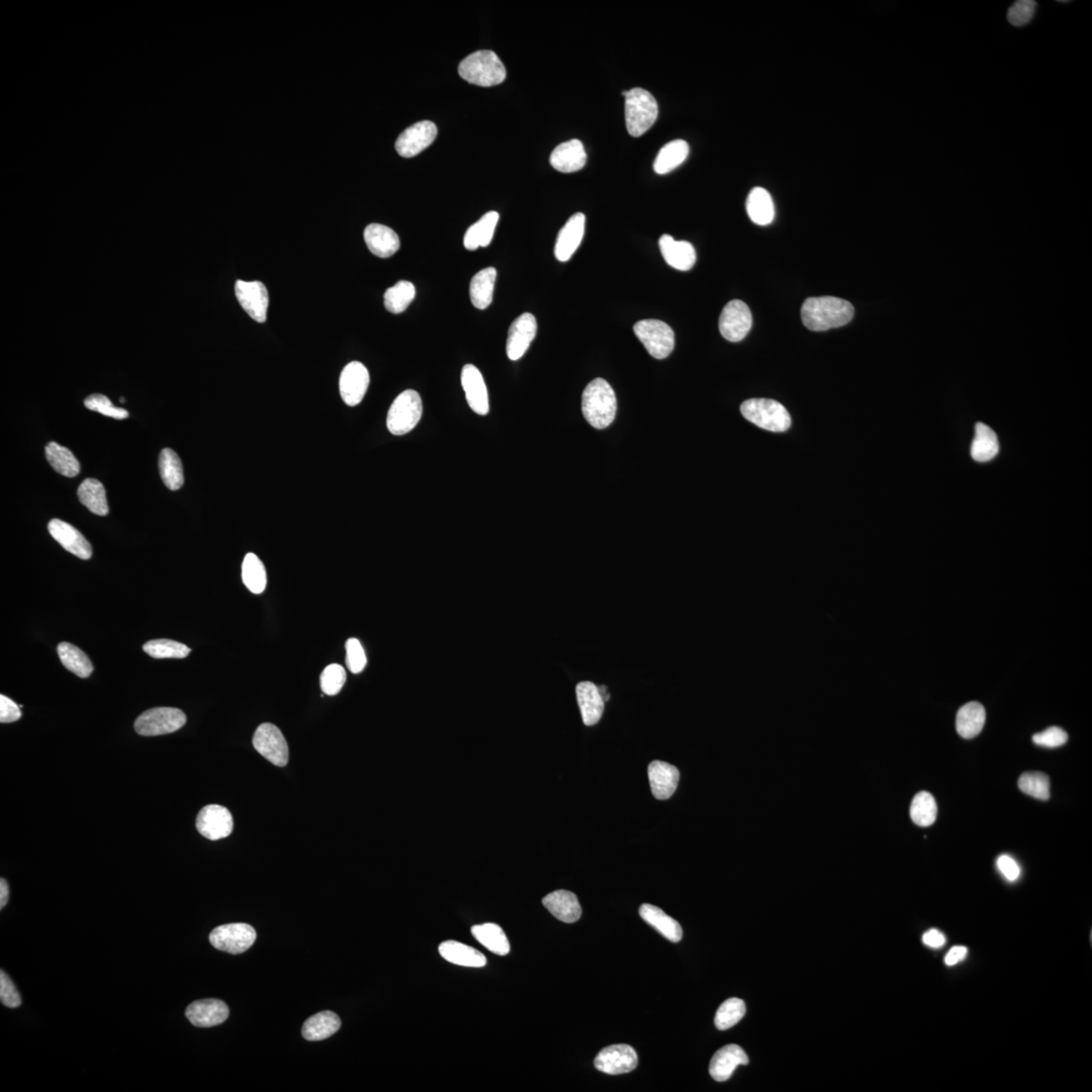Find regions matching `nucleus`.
Instances as JSON below:
<instances>
[{"label":"nucleus","mask_w":1092,"mask_h":1092,"mask_svg":"<svg viewBox=\"0 0 1092 1092\" xmlns=\"http://www.w3.org/2000/svg\"><path fill=\"white\" fill-rule=\"evenodd\" d=\"M854 313V309L849 301L836 296L809 298L802 308L805 327L815 332L842 327L851 322Z\"/></svg>","instance_id":"f257e3e1"},{"label":"nucleus","mask_w":1092,"mask_h":1092,"mask_svg":"<svg viewBox=\"0 0 1092 1092\" xmlns=\"http://www.w3.org/2000/svg\"><path fill=\"white\" fill-rule=\"evenodd\" d=\"M582 411L591 426L605 429L614 423L617 411L615 392L605 379H595L582 396Z\"/></svg>","instance_id":"f03ea898"},{"label":"nucleus","mask_w":1092,"mask_h":1092,"mask_svg":"<svg viewBox=\"0 0 1092 1092\" xmlns=\"http://www.w3.org/2000/svg\"><path fill=\"white\" fill-rule=\"evenodd\" d=\"M458 73L464 81L485 87L498 86L506 78V68L501 59L489 50L474 52L464 58L459 64Z\"/></svg>","instance_id":"7ed1b4c3"},{"label":"nucleus","mask_w":1092,"mask_h":1092,"mask_svg":"<svg viewBox=\"0 0 1092 1092\" xmlns=\"http://www.w3.org/2000/svg\"><path fill=\"white\" fill-rule=\"evenodd\" d=\"M659 106L654 96L644 88L635 87L627 91L625 96V122L627 131L632 137H640L649 131L658 118Z\"/></svg>","instance_id":"20e7f679"},{"label":"nucleus","mask_w":1092,"mask_h":1092,"mask_svg":"<svg viewBox=\"0 0 1092 1092\" xmlns=\"http://www.w3.org/2000/svg\"><path fill=\"white\" fill-rule=\"evenodd\" d=\"M740 412L748 421L771 432H785L792 426L787 410L774 400H748L741 404Z\"/></svg>","instance_id":"39448f33"},{"label":"nucleus","mask_w":1092,"mask_h":1092,"mask_svg":"<svg viewBox=\"0 0 1092 1092\" xmlns=\"http://www.w3.org/2000/svg\"><path fill=\"white\" fill-rule=\"evenodd\" d=\"M422 400L416 390L400 394L390 406L387 418L389 431L397 436L411 432L421 420Z\"/></svg>","instance_id":"423d86ee"},{"label":"nucleus","mask_w":1092,"mask_h":1092,"mask_svg":"<svg viewBox=\"0 0 1092 1092\" xmlns=\"http://www.w3.org/2000/svg\"><path fill=\"white\" fill-rule=\"evenodd\" d=\"M634 331L652 358L665 359L673 353L674 331L663 321L641 320L635 325Z\"/></svg>","instance_id":"0eeeda50"},{"label":"nucleus","mask_w":1092,"mask_h":1092,"mask_svg":"<svg viewBox=\"0 0 1092 1092\" xmlns=\"http://www.w3.org/2000/svg\"><path fill=\"white\" fill-rule=\"evenodd\" d=\"M186 724L184 711L172 708H156L145 711L135 723V730L143 736H157L175 733Z\"/></svg>","instance_id":"6e6552de"},{"label":"nucleus","mask_w":1092,"mask_h":1092,"mask_svg":"<svg viewBox=\"0 0 1092 1092\" xmlns=\"http://www.w3.org/2000/svg\"><path fill=\"white\" fill-rule=\"evenodd\" d=\"M253 927L247 923H229L215 928L210 933V942L217 950L239 955L248 951L256 941Z\"/></svg>","instance_id":"1a4fd4ad"},{"label":"nucleus","mask_w":1092,"mask_h":1092,"mask_svg":"<svg viewBox=\"0 0 1092 1092\" xmlns=\"http://www.w3.org/2000/svg\"><path fill=\"white\" fill-rule=\"evenodd\" d=\"M254 749L262 757L278 767H285L289 763V745L283 733L273 724L259 726L253 736Z\"/></svg>","instance_id":"9d476101"},{"label":"nucleus","mask_w":1092,"mask_h":1092,"mask_svg":"<svg viewBox=\"0 0 1092 1092\" xmlns=\"http://www.w3.org/2000/svg\"><path fill=\"white\" fill-rule=\"evenodd\" d=\"M753 325L752 312L743 300L729 301L721 312L719 331L721 335L730 342H739L745 339Z\"/></svg>","instance_id":"9b49d317"},{"label":"nucleus","mask_w":1092,"mask_h":1092,"mask_svg":"<svg viewBox=\"0 0 1092 1092\" xmlns=\"http://www.w3.org/2000/svg\"><path fill=\"white\" fill-rule=\"evenodd\" d=\"M196 829L210 841L228 838L233 832V818L228 809L211 804L202 808L196 818Z\"/></svg>","instance_id":"f8f14e48"},{"label":"nucleus","mask_w":1092,"mask_h":1092,"mask_svg":"<svg viewBox=\"0 0 1092 1092\" xmlns=\"http://www.w3.org/2000/svg\"><path fill=\"white\" fill-rule=\"evenodd\" d=\"M236 298L241 307L259 323H264L269 303V291L260 281L237 280Z\"/></svg>","instance_id":"ddd939ff"},{"label":"nucleus","mask_w":1092,"mask_h":1092,"mask_svg":"<svg viewBox=\"0 0 1092 1092\" xmlns=\"http://www.w3.org/2000/svg\"><path fill=\"white\" fill-rule=\"evenodd\" d=\"M594 1065L603 1074L619 1075L634 1071L639 1065V1057L629 1045H612L604 1048L597 1055Z\"/></svg>","instance_id":"4468645a"},{"label":"nucleus","mask_w":1092,"mask_h":1092,"mask_svg":"<svg viewBox=\"0 0 1092 1092\" xmlns=\"http://www.w3.org/2000/svg\"><path fill=\"white\" fill-rule=\"evenodd\" d=\"M370 383L369 373L362 363L353 362L346 365L340 375L341 398L350 407L363 402Z\"/></svg>","instance_id":"2eb2a0df"},{"label":"nucleus","mask_w":1092,"mask_h":1092,"mask_svg":"<svg viewBox=\"0 0 1092 1092\" xmlns=\"http://www.w3.org/2000/svg\"><path fill=\"white\" fill-rule=\"evenodd\" d=\"M436 136L437 127L433 122H418L410 126L399 136L396 150L405 158L416 156L431 145Z\"/></svg>","instance_id":"dca6fc26"},{"label":"nucleus","mask_w":1092,"mask_h":1092,"mask_svg":"<svg viewBox=\"0 0 1092 1092\" xmlns=\"http://www.w3.org/2000/svg\"><path fill=\"white\" fill-rule=\"evenodd\" d=\"M537 332V322L535 316L524 313L514 321L508 332L506 345L507 357L516 362L526 353Z\"/></svg>","instance_id":"f3484780"},{"label":"nucleus","mask_w":1092,"mask_h":1092,"mask_svg":"<svg viewBox=\"0 0 1092 1092\" xmlns=\"http://www.w3.org/2000/svg\"><path fill=\"white\" fill-rule=\"evenodd\" d=\"M48 530L51 536L60 545L64 550L72 553V555L81 558V560H90L92 556V547L86 538L78 531L76 527L60 519H53L48 524Z\"/></svg>","instance_id":"a211bd4d"},{"label":"nucleus","mask_w":1092,"mask_h":1092,"mask_svg":"<svg viewBox=\"0 0 1092 1092\" xmlns=\"http://www.w3.org/2000/svg\"><path fill=\"white\" fill-rule=\"evenodd\" d=\"M228 1006L220 1000H201L192 1002L185 1011V1016L192 1025L199 1027H211L223 1024L228 1019Z\"/></svg>","instance_id":"6ab92c4d"},{"label":"nucleus","mask_w":1092,"mask_h":1092,"mask_svg":"<svg viewBox=\"0 0 1092 1092\" xmlns=\"http://www.w3.org/2000/svg\"><path fill=\"white\" fill-rule=\"evenodd\" d=\"M462 384L469 407L474 413L485 416L490 410L488 389L481 372L474 365H464L462 372Z\"/></svg>","instance_id":"aec40b11"},{"label":"nucleus","mask_w":1092,"mask_h":1092,"mask_svg":"<svg viewBox=\"0 0 1092 1092\" xmlns=\"http://www.w3.org/2000/svg\"><path fill=\"white\" fill-rule=\"evenodd\" d=\"M586 217L577 212L567 220L557 235L555 255L557 260L567 262L571 259L582 243L585 234Z\"/></svg>","instance_id":"412c9836"},{"label":"nucleus","mask_w":1092,"mask_h":1092,"mask_svg":"<svg viewBox=\"0 0 1092 1092\" xmlns=\"http://www.w3.org/2000/svg\"><path fill=\"white\" fill-rule=\"evenodd\" d=\"M749 1057L738 1045L721 1048L710 1061L709 1074L716 1081L729 1080L739 1065H748Z\"/></svg>","instance_id":"4be33fe9"},{"label":"nucleus","mask_w":1092,"mask_h":1092,"mask_svg":"<svg viewBox=\"0 0 1092 1092\" xmlns=\"http://www.w3.org/2000/svg\"><path fill=\"white\" fill-rule=\"evenodd\" d=\"M649 778L655 798L666 800L673 797L678 787L680 772L673 765L654 760L649 765Z\"/></svg>","instance_id":"5701e85b"},{"label":"nucleus","mask_w":1092,"mask_h":1092,"mask_svg":"<svg viewBox=\"0 0 1092 1092\" xmlns=\"http://www.w3.org/2000/svg\"><path fill=\"white\" fill-rule=\"evenodd\" d=\"M659 246L666 264L671 268L681 271H688L693 268L696 251L689 242L676 241L671 235L665 234L661 237Z\"/></svg>","instance_id":"b1692460"},{"label":"nucleus","mask_w":1092,"mask_h":1092,"mask_svg":"<svg viewBox=\"0 0 1092 1092\" xmlns=\"http://www.w3.org/2000/svg\"><path fill=\"white\" fill-rule=\"evenodd\" d=\"M551 165L555 170L563 173L579 171L586 165L587 153L580 140L572 139L562 143L551 155Z\"/></svg>","instance_id":"393cba45"},{"label":"nucleus","mask_w":1092,"mask_h":1092,"mask_svg":"<svg viewBox=\"0 0 1092 1092\" xmlns=\"http://www.w3.org/2000/svg\"><path fill=\"white\" fill-rule=\"evenodd\" d=\"M364 241L368 248L380 259H389L400 249V238L396 232L387 226L370 224L364 230Z\"/></svg>","instance_id":"a878e982"},{"label":"nucleus","mask_w":1092,"mask_h":1092,"mask_svg":"<svg viewBox=\"0 0 1092 1092\" xmlns=\"http://www.w3.org/2000/svg\"><path fill=\"white\" fill-rule=\"evenodd\" d=\"M542 903L553 917L563 922H576L582 916L580 902L576 894L571 891H557L550 893L542 899Z\"/></svg>","instance_id":"bb28decb"},{"label":"nucleus","mask_w":1092,"mask_h":1092,"mask_svg":"<svg viewBox=\"0 0 1092 1092\" xmlns=\"http://www.w3.org/2000/svg\"><path fill=\"white\" fill-rule=\"evenodd\" d=\"M577 699L581 710L583 723L587 726L595 725L599 723L603 711H604V700L598 690V687L592 682H581L577 686Z\"/></svg>","instance_id":"cd10ccee"},{"label":"nucleus","mask_w":1092,"mask_h":1092,"mask_svg":"<svg viewBox=\"0 0 1092 1092\" xmlns=\"http://www.w3.org/2000/svg\"><path fill=\"white\" fill-rule=\"evenodd\" d=\"M640 914L642 920L655 927L661 936L668 938L669 941L678 943L682 940L683 930H682L680 923L675 921L673 917H669L664 911H661L660 907L647 903L642 904L640 908Z\"/></svg>","instance_id":"c85d7f7f"},{"label":"nucleus","mask_w":1092,"mask_h":1092,"mask_svg":"<svg viewBox=\"0 0 1092 1092\" xmlns=\"http://www.w3.org/2000/svg\"><path fill=\"white\" fill-rule=\"evenodd\" d=\"M439 953L447 961L452 964L481 968L487 965V958L476 948L456 941L443 942L439 946Z\"/></svg>","instance_id":"c756f323"},{"label":"nucleus","mask_w":1092,"mask_h":1092,"mask_svg":"<svg viewBox=\"0 0 1092 1092\" xmlns=\"http://www.w3.org/2000/svg\"><path fill=\"white\" fill-rule=\"evenodd\" d=\"M985 708L980 703H969L959 709L956 718L957 733L963 739H970L981 733L985 724Z\"/></svg>","instance_id":"7c9ffc66"},{"label":"nucleus","mask_w":1092,"mask_h":1092,"mask_svg":"<svg viewBox=\"0 0 1092 1092\" xmlns=\"http://www.w3.org/2000/svg\"><path fill=\"white\" fill-rule=\"evenodd\" d=\"M499 221L497 212H489L483 215L477 223L469 227L463 238V245L466 249L474 251L479 247H488L491 244L494 233H495L496 226Z\"/></svg>","instance_id":"2f4dec72"},{"label":"nucleus","mask_w":1092,"mask_h":1092,"mask_svg":"<svg viewBox=\"0 0 1092 1092\" xmlns=\"http://www.w3.org/2000/svg\"><path fill=\"white\" fill-rule=\"evenodd\" d=\"M341 1027L339 1016L333 1011H322L305 1021L301 1034L307 1041H322L333 1036Z\"/></svg>","instance_id":"473e14b6"},{"label":"nucleus","mask_w":1092,"mask_h":1092,"mask_svg":"<svg viewBox=\"0 0 1092 1092\" xmlns=\"http://www.w3.org/2000/svg\"><path fill=\"white\" fill-rule=\"evenodd\" d=\"M496 279L497 270L494 268L478 271L473 276L471 285H469V295H471L473 307L478 310H485L492 304Z\"/></svg>","instance_id":"72a5a7b5"},{"label":"nucleus","mask_w":1092,"mask_h":1092,"mask_svg":"<svg viewBox=\"0 0 1092 1092\" xmlns=\"http://www.w3.org/2000/svg\"><path fill=\"white\" fill-rule=\"evenodd\" d=\"M77 495L82 505L96 515L106 516L110 512L105 487L97 479H84L78 488Z\"/></svg>","instance_id":"f704fd0d"},{"label":"nucleus","mask_w":1092,"mask_h":1092,"mask_svg":"<svg viewBox=\"0 0 1092 1092\" xmlns=\"http://www.w3.org/2000/svg\"><path fill=\"white\" fill-rule=\"evenodd\" d=\"M747 212L755 224L765 226L772 223L775 217L772 196L763 187H755L748 196Z\"/></svg>","instance_id":"c9c22d12"},{"label":"nucleus","mask_w":1092,"mask_h":1092,"mask_svg":"<svg viewBox=\"0 0 1092 1092\" xmlns=\"http://www.w3.org/2000/svg\"><path fill=\"white\" fill-rule=\"evenodd\" d=\"M472 933L478 942L481 943L489 951L496 954V955L505 956L510 952V943H509L506 933L496 923H483V925L473 926Z\"/></svg>","instance_id":"e433bc0d"},{"label":"nucleus","mask_w":1092,"mask_h":1092,"mask_svg":"<svg viewBox=\"0 0 1092 1092\" xmlns=\"http://www.w3.org/2000/svg\"><path fill=\"white\" fill-rule=\"evenodd\" d=\"M688 155V143L680 139L671 141L660 150L654 163V170L658 175H666L679 167Z\"/></svg>","instance_id":"4c0bfd02"},{"label":"nucleus","mask_w":1092,"mask_h":1092,"mask_svg":"<svg viewBox=\"0 0 1092 1092\" xmlns=\"http://www.w3.org/2000/svg\"><path fill=\"white\" fill-rule=\"evenodd\" d=\"M1000 452V444L996 434L990 427L983 423H977L975 437L972 442L971 456L978 462L991 461Z\"/></svg>","instance_id":"58836bf2"},{"label":"nucleus","mask_w":1092,"mask_h":1092,"mask_svg":"<svg viewBox=\"0 0 1092 1092\" xmlns=\"http://www.w3.org/2000/svg\"><path fill=\"white\" fill-rule=\"evenodd\" d=\"M159 472L163 483L171 491L184 486V467L179 456L170 448L162 449L159 456Z\"/></svg>","instance_id":"ea45409f"},{"label":"nucleus","mask_w":1092,"mask_h":1092,"mask_svg":"<svg viewBox=\"0 0 1092 1092\" xmlns=\"http://www.w3.org/2000/svg\"><path fill=\"white\" fill-rule=\"evenodd\" d=\"M58 656L65 668L79 678L86 679L93 671V665L88 656L79 647L62 642L58 645Z\"/></svg>","instance_id":"a19ab883"},{"label":"nucleus","mask_w":1092,"mask_h":1092,"mask_svg":"<svg viewBox=\"0 0 1092 1092\" xmlns=\"http://www.w3.org/2000/svg\"><path fill=\"white\" fill-rule=\"evenodd\" d=\"M46 457L50 466L64 477L74 478L81 472V464L71 451L56 442H50L45 449Z\"/></svg>","instance_id":"79ce46f5"},{"label":"nucleus","mask_w":1092,"mask_h":1092,"mask_svg":"<svg viewBox=\"0 0 1092 1092\" xmlns=\"http://www.w3.org/2000/svg\"><path fill=\"white\" fill-rule=\"evenodd\" d=\"M242 580L247 589L253 594H261L265 590L268 584L265 567L254 553H247L244 557L242 563Z\"/></svg>","instance_id":"37998d69"},{"label":"nucleus","mask_w":1092,"mask_h":1092,"mask_svg":"<svg viewBox=\"0 0 1092 1092\" xmlns=\"http://www.w3.org/2000/svg\"><path fill=\"white\" fill-rule=\"evenodd\" d=\"M416 295V289L412 283L406 280L399 281L385 291L384 295V308L389 313L401 314L411 305Z\"/></svg>","instance_id":"c03bdc74"},{"label":"nucleus","mask_w":1092,"mask_h":1092,"mask_svg":"<svg viewBox=\"0 0 1092 1092\" xmlns=\"http://www.w3.org/2000/svg\"><path fill=\"white\" fill-rule=\"evenodd\" d=\"M938 807L935 798L928 792H920L914 797L911 805V818L918 827H931L936 822Z\"/></svg>","instance_id":"a18cd8bd"},{"label":"nucleus","mask_w":1092,"mask_h":1092,"mask_svg":"<svg viewBox=\"0 0 1092 1092\" xmlns=\"http://www.w3.org/2000/svg\"><path fill=\"white\" fill-rule=\"evenodd\" d=\"M143 650L154 659H185L191 651L189 646L171 640L148 641Z\"/></svg>","instance_id":"49530a36"},{"label":"nucleus","mask_w":1092,"mask_h":1092,"mask_svg":"<svg viewBox=\"0 0 1092 1092\" xmlns=\"http://www.w3.org/2000/svg\"><path fill=\"white\" fill-rule=\"evenodd\" d=\"M745 1005L739 998H729L719 1006L715 1016V1026L720 1031L730 1029L743 1019L745 1015Z\"/></svg>","instance_id":"de8ad7c7"},{"label":"nucleus","mask_w":1092,"mask_h":1092,"mask_svg":"<svg viewBox=\"0 0 1092 1092\" xmlns=\"http://www.w3.org/2000/svg\"><path fill=\"white\" fill-rule=\"evenodd\" d=\"M1019 788L1029 797L1048 800L1050 798V779L1042 772H1026L1019 779Z\"/></svg>","instance_id":"09e8293b"},{"label":"nucleus","mask_w":1092,"mask_h":1092,"mask_svg":"<svg viewBox=\"0 0 1092 1092\" xmlns=\"http://www.w3.org/2000/svg\"><path fill=\"white\" fill-rule=\"evenodd\" d=\"M346 682V671L342 666L329 665L320 677L321 689L323 693L335 696L339 693Z\"/></svg>","instance_id":"8fccbe9b"},{"label":"nucleus","mask_w":1092,"mask_h":1092,"mask_svg":"<svg viewBox=\"0 0 1092 1092\" xmlns=\"http://www.w3.org/2000/svg\"><path fill=\"white\" fill-rule=\"evenodd\" d=\"M84 405H86L87 409L91 410V411L101 413L105 415V416L113 419L123 420L128 417V412L127 410L113 406L110 399L103 396V394H91V396L86 399Z\"/></svg>","instance_id":"3c124183"},{"label":"nucleus","mask_w":1092,"mask_h":1092,"mask_svg":"<svg viewBox=\"0 0 1092 1092\" xmlns=\"http://www.w3.org/2000/svg\"><path fill=\"white\" fill-rule=\"evenodd\" d=\"M1037 3L1034 0H1020L1012 4L1007 12V21L1015 27L1026 26L1034 18Z\"/></svg>","instance_id":"603ef678"},{"label":"nucleus","mask_w":1092,"mask_h":1092,"mask_svg":"<svg viewBox=\"0 0 1092 1092\" xmlns=\"http://www.w3.org/2000/svg\"><path fill=\"white\" fill-rule=\"evenodd\" d=\"M368 664L367 656L362 644L358 639H349L346 642V665L353 674H359Z\"/></svg>","instance_id":"864d4df0"},{"label":"nucleus","mask_w":1092,"mask_h":1092,"mask_svg":"<svg viewBox=\"0 0 1092 1092\" xmlns=\"http://www.w3.org/2000/svg\"><path fill=\"white\" fill-rule=\"evenodd\" d=\"M1067 740H1068V734H1067L1064 729L1057 728V726L1047 729L1042 731V733L1036 734L1032 736V741H1034L1037 745H1041V747L1045 748L1061 747V745L1067 743Z\"/></svg>","instance_id":"5fc2aeb1"},{"label":"nucleus","mask_w":1092,"mask_h":1092,"mask_svg":"<svg viewBox=\"0 0 1092 1092\" xmlns=\"http://www.w3.org/2000/svg\"><path fill=\"white\" fill-rule=\"evenodd\" d=\"M0 1001L9 1009H17L22 1005V997L17 987L3 970L0 972Z\"/></svg>","instance_id":"6e6d98bb"},{"label":"nucleus","mask_w":1092,"mask_h":1092,"mask_svg":"<svg viewBox=\"0 0 1092 1092\" xmlns=\"http://www.w3.org/2000/svg\"><path fill=\"white\" fill-rule=\"evenodd\" d=\"M22 718L19 706L7 696L0 695V723L11 724Z\"/></svg>","instance_id":"4d7b16f0"},{"label":"nucleus","mask_w":1092,"mask_h":1092,"mask_svg":"<svg viewBox=\"0 0 1092 1092\" xmlns=\"http://www.w3.org/2000/svg\"><path fill=\"white\" fill-rule=\"evenodd\" d=\"M997 867L1000 869L1002 875L1011 882L1017 880V878L1021 875L1019 865H1017L1014 859L1007 856V854H1001V856L998 858Z\"/></svg>","instance_id":"13d9d810"},{"label":"nucleus","mask_w":1092,"mask_h":1092,"mask_svg":"<svg viewBox=\"0 0 1092 1092\" xmlns=\"http://www.w3.org/2000/svg\"><path fill=\"white\" fill-rule=\"evenodd\" d=\"M946 937L936 928L927 931L922 937V942L926 946L933 948H940L946 945Z\"/></svg>","instance_id":"bf43d9fd"},{"label":"nucleus","mask_w":1092,"mask_h":1092,"mask_svg":"<svg viewBox=\"0 0 1092 1092\" xmlns=\"http://www.w3.org/2000/svg\"><path fill=\"white\" fill-rule=\"evenodd\" d=\"M967 954H968V948L964 946L953 947L946 955L945 958L946 965L954 966L958 964V963H960L963 960H964V959L967 956Z\"/></svg>","instance_id":"052dcab7"},{"label":"nucleus","mask_w":1092,"mask_h":1092,"mask_svg":"<svg viewBox=\"0 0 1092 1092\" xmlns=\"http://www.w3.org/2000/svg\"><path fill=\"white\" fill-rule=\"evenodd\" d=\"M8 896H9V889H8V882L4 880L3 878H2V880H0V908L3 909L4 907L7 906V903L8 901Z\"/></svg>","instance_id":"680f3d73"},{"label":"nucleus","mask_w":1092,"mask_h":1092,"mask_svg":"<svg viewBox=\"0 0 1092 1092\" xmlns=\"http://www.w3.org/2000/svg\"><path fill=\"white\" fill-rule=\"evenodd\" d=\"M598 690H599V693L602 697V699L604 700V703H607V701L610 700V694L608 693V689L606 686L598 687Z\"/></svg>","instance_id":"e2e57ef3"},{"label":"nucleus","mask_w":1092,"mask_h":1092,"mask_svg":"<svg viewBox=\"0 0 1092 1092\" xmlns=\"http://www.w3.org/2000/svg\"><path fill=\"white\" fill-rule=\"evenodd\" d=\"M121 402H122V403L125 402V399L121 398Z\"/></svg>","instance_id":"0e129e2a"}]
</instances>
